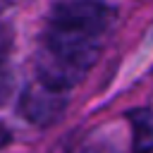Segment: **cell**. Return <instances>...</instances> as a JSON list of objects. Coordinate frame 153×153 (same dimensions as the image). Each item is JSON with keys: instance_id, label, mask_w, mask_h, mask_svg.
<instances>
[{"instance_id": "obj_2", "label": "cell", "mask_w": 153, "mask_h": 153, "mask_svg": "<svg viewBox=\"0 0 153 153\" xmlns=\"http://www.w3.org/2000/svg\"><path fill=\"white\" fill-rule=\"evenodd\" d=\"M65 93L67 91H57V88L48 86L45 81L33 79L22 91L17 110L26 122H31L36 127H48L62 115V110L67 105V96Z\"/></svg>"}, {"instance_id": "obj_4", "label": "cell", "mask_w": 153, "mask_h": 153, "mask_svg": "<svg viewBox=\"0 0 153 153\" xmlns=\"http://www.w3.org/2000/svg\"><path fill=\"white\" fill-rule=\"evenodd\" d=\"M79 153H110L108 148H105V143H100V141H96V143H86Z\"/></svg>"}, {"instance_id": "obj_1", "label": "cell", "mask_w": 153, "mask_h": 153, "mask_svg": "<svg viewBox=\"0 0 153 153\" xmlns=\"http://www.w3.org/2000/svg\"><path fill=\"white\" fill-rule=\"evenodd\" d=\"M115 10L100 0H62L53 7L36 53V79L57 91L76 86L96 65Z\"/></svg>"}, {"instance_id": "obj_3", "label": "cell", "mask_w": 153, "mask_h": 153, "mask_svg": "<svg viewBox=\"0 0 153 153\" xmlns=\"http://www.w3.org/2000/svg\"><path fill=\"white\" fill-rule=\"evenodd\" d=\"M131 122V148L134 153H153V110L136 108L127 112Z\"/></svg>"}]
</instances>
